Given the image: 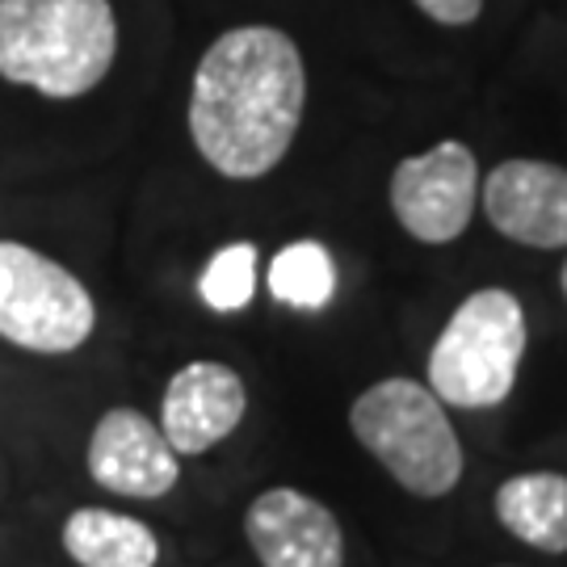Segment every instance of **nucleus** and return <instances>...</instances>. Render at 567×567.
<instances>
[{
  "mask_svg": "<svg viewBox=\"0 0 567 567\" xmlns=\"http://www.w3.org/2000/svg\"><path fill=\"white\" fill-rule=\"evenodd\" d=\"M303 51L278 25H236L206 47L189 84V140L219 177L257 182L303 126Z\"/></svg>",
  "mask_w": 567,
  "mask_h": 567,
  "instance_id": "nucleus-1",
  "label": "nucleus"
},
{
  "mask_svg": "<svg viewBox=\"0 0 567 567\" xmlns=\"http://www.w3.org/2000/svg\"><path fill=\"white\" fill-rule=\"evenodd\" d=\"M244 538L261 567H344L337 513L299 487H269L244 513Z\"/></svg>",
  "mask_w": 567,
  "mask_h": 567,
  "instance_id": "nucleus-8",
  "label": "nucleus"
},
{
  "mask_svg": "<svg viewBox=\"0 0 567 567\" xmlns=\"http://www.w3.org/2000/svg\"><path fill=\"white\" fill-rule=\"evenodd\" d=\"M480 203V164L458 140L408 156L391 173V210L412 240L450 244L458 240Z\"/></svg>",
  "mask_w": 567,
  "mask_h": 567,
  "instance_id": "nucleus-6",
  "label": "nucleus"
},
{
  "mask_svg": "<svg viewBox=\"0 0 567 567\" xmlns=\"http://www.w3.org/2000/svg\"><path fill=\"white\" fill-rule=\"evenodd\" d=\"M412 4L437 25H471L484 13V0H412Z\"/></svg>",
  "mask_w": 567,
  "mask_h": 567,
  "instance_id": "nucleus-15",
  "label": "nucleus"
},
{
  "mask_svg": "<svg viewBox=\"0 0 567 567\" xmlns=\"http://www.w3.org/2000/svg\"><path fill=\"white\" fill-rule=\"evenodd\" d=\"M349 429L365 454L421 501H442L463 480V442L446 404L416 379L395 374L365 386L349 408Z\"/></svg>",
  "mask_w": 567,
  "mask_h": 567,
  "instance_id": "nucleus-3",
  "label": "nucleus"
},
{
  "mask_svg": "<svg viewBox=\"0 0 567 567\" xmlns=\"http://www.w3.org/2000/svg\"><path fill=\"white\" fill-rule=\"evenodd\" d=\"M114 55L110 0H0V81L72 102L110 76Z\"/></svg>",
  "mask_w": 567,
  "mask_h": 567,
  "instance_id": "nucleus-2",
  "label": "nucleus"
},
{
  "mask_svg": "<svg viewBox=\"0 0 567 567\" xmlns=\"http://www.w3.org/2000/svg\"><path fill=\"white\" fill-rule=\"evenodd\" d=\"M274 299L295 311H320L337 295V265L320 240H295L269 261Z\"/></svg>",
  "mask_w": 567,
  "mask_h": 567,
  "instance_id": "nucleus-13",
  "label": "nucleus"
},
{
  "mask_svg": "<svg viewBox=\"0 0 567 567\" xmlns=\"http://www.w3.org/2000/svg\"><path fill=\"white\" fill-rule=\"evenodd\" d=\"M97 328L89 286L21 240H0V341L25 353H76Z\"/></svg>",
  "mask_w": 567,
  "mask_h": 567,
  "instance_id": "nucleus-5",
  "label": "nucleus"
},
{
  "mask_svg": "<svg viewBox=\"0 0 567 567\" xmlns=\"http://www.w3.org/2000/svg\"><path fill=\"white\" fill-rule=\"evenodd\" d=\"M484 215L505 240L567 248V168L547 161H505L487 173Z\"/></svg>",
  "mask_w": 567,
  "mask_h": 567,
  "instance_id": "nucleus-10",
  "label": "nucleus"
},
{
  "mask_svg": "<svg viewBox=\"0 0 567 567\" xmlns=\"http://www.w3.org/2000/svg\"><path fill=\"white\" fill-rule=\"evenodd\" d=\"M526 353V311L513 290L466 295L429 353V391L450 408H496L517 383Z\"/></svg>",
  "mask_w": 567,
  "mask_h": 567,
  "instance_id": "nucleus-4",
  "label": "nucleus"
},
{
  "mask_svg": "<svg viewBox=\"0 0 567 567\" xmlns=\"http://www.w3.org/2000/svg\"><path fill=\"white\" fill-rule=\"evenodd\" d=\"M257 290V244H227L206 261L203 278H198V295L210 311L219 316H236L252 303Z\"/></svg>",
  "mask_w": 567,
  "mask_h": 567,
  "instance_id": "nucleus-14",
  "label": "nucleus"
},
{
  "mask_svg": "<svg viewBox=\"0 0 567 567\" xmlns=\"http://www.w3.org/2000/svg\"><path fill=\"white\" fill-rule=\"evenodd\" d=\"M63 550L81 567H156V529L114 508H76L63 522Z\"/></svg>",
  "mask_w": 567,
  "mask_h": 567,
  "instance_id": "nucleus-12",
  "label": "nucleus"
},
{
  "mask_svg": "<svg viewBox=\"0 0 567 567\" xmlns=\"http://www.w3.org/2000/svg\"><path fill=\"white\" fill-rule=\"evenodd\" d=\"M248 386L227 362L182 365L161 400V433L177 454H206L240 429Z\"/></svg>",
  "mask_w": 567,
  "mask_h": 567,
  "instance_id": "nucleus-9",
  "label": "nucleus"
},
{
  "mask_svg": "<svg viewBox=\"0 0 567 567\" xmlns=\"http://www.w3.org/2000/svg\"><path fill=\"white\" fill-rule=\"evenodd\" d=\"M89 480L114 496L161 501L182 480V454L143 412L110 408L89 437Z\"/></svg>",
  "mask_w": 567,
  "mask_h": 567,
  "instance_id": "nucleus-7",
  "label": "nucleus"
},
{
  "mask_svg": "<svg viewBox=\"0 0 567 567\" xmlns=\"http://www.w3.org/2000/svg\"><path fill=\"white\" fill-rule=\"evenodd\" d=\"M501 526L543 555L567 550V475L559 471H526L496 487Z\"/></svg>",
  "mask_w": 567,
  "mask_h": 567,
  "instance_id": "nucleus-11",
  "label": "nucleus"
},
{
  "mask_svg": "<svg viewBox=\"0 0 567 567\" xmlns=\"http://www.w3.org/2000/svg\"><path fill=\"white\" fill-rule=\"evenodd\" d=\"M559 286H564V299H567V261H564V274H559Z\"/></svg>",
  "mask_w": 567,
  "mask_h": 567,
  "instance_id": "nucleus-16",
  "label": "nucleus"
}]
</instances>
